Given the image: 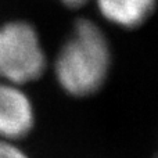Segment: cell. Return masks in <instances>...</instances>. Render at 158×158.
Here are the masks:
<instances>
[{
	"mask_svg": "<svg viewBox=\"0 0 158 158\" xmlns=\"http://www.w3.org/2000/svg\"><path fill=\"white\" fill-rule=\"evenodd\" d=\"M111 65L104 32L89 19H78L56 60V77L72 96H89L103 86Z\"/></svg>",
	"mask_w": 158,
	"mask_h": 158,
	"instance_id": "obj_1",
	"label": "cell"
},
{
	"mask_svg": "<svg viewBox=\"0 0 158 158\" xmlns=\"http://www.w3.org/2000/svg\"><path fill=\"white\" fill-rule=\"evenodd\" d=\"M44 68V52L32 25L13 21L0 27V79L27 83L40 78Z\"/></svg>",
	"mask_w": 158,
	"mask_h": 158,
	"instance_id": "obj_2",
	"label": "cell"
},
{
	"mask_svg": "<svg viewBox=\"0 0 158 158\" xmlns=\"http://www.w3.org/2000/svg\"><path fill=\"white\" fill-rule=\"evenodd\" d=\"M60 2L69 8H78L81 6H83L85 3H87L89 0H60Z\"/></svg>",
	"mask_w": 158,
	"mask_h": 158,
	"instance_id": "obj_6",
	"label": "cell"
},
{
	"mask_svg": "<svg viewBox=\"0 0 158 158\" xmlns=\"http://www.w3.org/2000/svg\"><path fill=\"white\" fill-rule=\"evenodd\" d=\"M33 125V110L28 96L14 83H0V137L19 139Z\"/></svg>",
	"mask_w": 158,
	"mask_h": 158,
	"instance_id": "obj_3",
	"label": "cell"
},
{
	"mask_svg": "<svg viewBox=\"0 0 158 158\" xmlns=\"http://www.w3.org/2000/svg\"><path fill=\"white\" fill-rule=\"evenodd\" d=\"M0 158H28L19 148L10 143L0 140Z\"/></svg>",
	"mask_w": 158,
	"mask_h": 158,
	"instance_id": "obj_5",
	"label": "cell"
},
{
	"mask_svg": "<svg viewBox=\"0 0 158 158\" xmlns=\"http://www.w3.org/2000/svg\"><path fill=\"white\" fill-rule=\"evenodd\" d=\"M100 14L121 28H136L151 15L156 0H96Z\"/></svg>",
	"mask_w": 158,
	"mask_h": 158,
	"instance_id": "obj_4",
	"label": "cell"
}]
</instances>
